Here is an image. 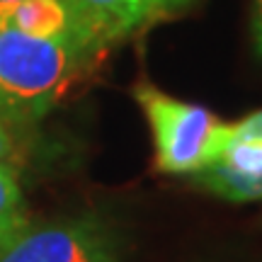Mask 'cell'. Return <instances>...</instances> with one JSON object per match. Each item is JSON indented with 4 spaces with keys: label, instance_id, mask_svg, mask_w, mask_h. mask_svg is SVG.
<instances>
[{
    "label": "cell",
    "instance_id": "1",
    "mask_svg": "<svg viewBox=\"0 0 262 262\" xmlns=\"http://www.w3.org/2000/svg\"><path fill=\"white\" fill-rule=\"evenodd\" d=\"M95 56L97 51L75 39H39L0 27V122H39L88 73Z\"/></svg>",
    "mask_w": 262,
    "mask_h": 262
},
{
    "label": "cell",
    "instance_id": "2",
    "mask_svg": "<svg viewBox=\"0 0 262 262\" xmlns=\"http://www.w3.org/2000/svg\"><path fill=\"white\" fill-rule=\"evenodd\" d=\"M134 97L143 110L156 143V168L168 175H196L209 168L231 136V124L199 104L170 97L150 83H139Z\"/></svg>",
    "mask_w": 262,
    "mask_h": 262
},
{
    "label": "cell",
    "instance_id": "3",
    "mask_svg": "<svg viewBox=\"0 0 262 262\" xmlns=\"http://www.w3.org/2000/svg\"><path fill=\"white\" fill-rule=\"evenodd\" d=\"M119 238L97 219L29 221L0 248V262H119Z\"/></svg>",
    "mask_w": 262,
    "mask_h": 262
},
{
    "label": "cell",
    "instance_id": "4",
    "mask_svg": "<svg viewBox=\"0 0 262 262\" xmlns=\"http://www.w3.org/2000/svg\"><path fill=\"white\" fill-rule=\"evenodd\" d=\"M73 17V39L90 51H102L143 25L134 0H66Z\"/></svg>",
    "mask_w": 262,
    "mask_h": 262
},
{
    "label": "cell",
    "instance_id": "5",
    "mask_svg": "<svg viewBox=\"0 0 262 262\" xmlns=\"http://www.w3.org/2000/svg\"><path fill=\"white\" fill-rule=\"evenodd\" d=\"M8 25L29 37L73 39V17L66 0H22Z\"/></svg>",
    "mask_w": 262,
    "mask_h": 262
},
{
    "label": "cell",
    "instance_id": "6",
    "mask_svg": "<svg viewBox=\"0 0 262 262\" xmlns=\"http://www.w3.org/2000/svg\"><path fill=\"white\" fill-rule=\"evenodd\" d=\"M27 202L12 163H0V248L29 224Z\"/></svg>",
    "mask_w": 262,
    "mask_h": 262
},
{
    "label": "cell",
    "instance_id": "7",
    "mask_svg": "<svg viewBox=\"0 0 262 262\" xmlns=\"http://www.w3.org/2000/svg\"><path fill=\"white\" fill-rule=\"evenodd\" d=\"M175 3H182V0H134V5L141 10V15L146 17V22H148V19H153L158 12L170 10Z\"/></svg>",
    "mask_w": 262,
    "mask_h": 262
},
{
    "label": "cell",
    "instance_id": "8",
    "mask_svg": "<svg viewBox=\"0 0 262 262\" xmlns=\"http://www.w3.org/2000/svg\"><path fill=\"white\" fill-rule=\"evenodd\" d=\"M17 156V146L12 139V131L5 122H0V163H12Z\"/></svg>",
    "mask_w": 262,
    "mask_h": 262
},
{
    "label": "cell",
    "instance_id": "9",
    "mask_svg": "<svg viewBox=\"0 0 262 262\" xmlns=\"http://www.w3.org/2000/svg\"><path fill=\"white\" fill-rule=\"evenodd\" d=\"M19 3H22V0H0V27H5V25H8L12 10L17 8Z\"/></svg>",
    "mask_w": 262,
    "mask_h": 262
},
{
    "label": "cell",
    "instance_id": "10",
    "mask_svg": "<svg viewBox=\"0 0 262 262\" xmlns=\"http://www.w3.org/2000/svg\"><path fill=\"white\" fill-rule=\"evenodd\" d=\"M255 41H257V51L262 54V0H257V8H255Z\"/></svg>",
    "mask_w": 262,
    "mask_h": 262
}]
</instances>
